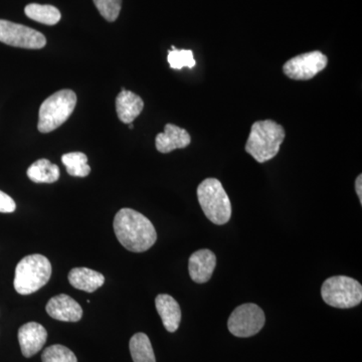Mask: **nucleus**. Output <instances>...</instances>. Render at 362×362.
Returning a JSON list of instances; mask_svg holds the SVG:
<instances>
[{"label": "nucleus", "mask_w": 362, "mask_h": 362, "mask_svg": "<svg viewBox=\"0 0 362 362\" xmlns=\"http://www.w3.org/2000/svg\"><path fill=\"white\" fill-rule=\"evenodd\" d=\"M131 356L134 362H156L149 337L144 333H136L130 339Z\"/></svg>", "instance_id": "a211bd4d"}, {"label": "nucleus", "mask_w": 362, "mask_h": 362, "mask_svg": "<svg viewBox=\"0 0 362 362\" xmlns=\"http://www.w3.org/2000/svg\"><path fill=\"white\" fill-rule=\"evenodd\" d=\"M265 322V314L258 305L243 304L230 314L228 328L235 337H251L262 330Z\"/></svg>", "instance_id": "0eeeda50"}, {"label": "nucleus", "mask_w": 362, "mask_h": 362, "mask_svg": "<svg viewBox=\"0 0 362 362\" xmlns=\"http://www.w3.org/2000/svg\"><path fill=\"white\" fill-rule=\"evenodd\" d=\"M52 276L51 262L42 255L35 254L21 259L16 268L14 289L21 295L39 291Z\"/></svg>", "instance_id": "7ed1b4c3"}, {"label": "nucleus", "mask_w": 362, "mask_h": 362, "mask_svg": "<svg viewBox=\"0 0 362 362\" xmlns=\"http://www.w3.org/2000/svg\"><path fill=\"white\" fill-rule=\"evenodd\" d=\"M216 266V255L204 249L194 252L188 261L190 278L197 284L209 282Z\"/></svg>", "instance_id": "f8f14e48"}, {"label": "nucleus", "mask_w": 362, "mask_h": 362, "mask_svg": "<svg viewBox=\"0 0 362 362\" xmlns=\"http://www.w3.org/2000/svg\"><path fill=\"white\" fill-rule=\"evenodd\" d=\"M192 142L189 133L175 124H166L164 132L157 134L156 149L160 153H169L175 149H183Z\"/></svg>", "instance_id": "ddd939ff"}, {"label": "nucleus", "mask_w": 362, "mask_h": 362, "mask_svg": "<svg viewBox=\"0 0 362 362\" xmlns=\"http://www.w3.org/2000/svg\"><path fill=\"white\" fill-rule=\"evenodd\" d=\"M62 162L66 171L71 176L86 177L90 175V168L88 164V157L83 152H71L62 156Z\"/></svg>", "instance_id": "aec40b11"}, {"label": "nucleus", "mask_w": 362, "mask_h": 362, "mask_svg": "<svg viewBox=\"0 0 362 362\" xmlns=\"http://www.w3.org/2000/svg\"><path fill=\"white\" fill-rule=\"evenodd\" d=\"M77 104V95L71 90H61L47 98L42 104L39 113L37 129L49 133L70 118Z\"/></svg>", "instance_id": "39448f33"}, {"label": "nucleus", "mask_w": 362, "mask_h": 362, "mask_svg": "<svg viewBox=\"0 0 362 362\" xmlns=\"http://www.w3.org/2000/svg\"><path fill=\"white\" fill-rule=\"evenodd\" d=\"M113 226L117 239L128 251L146 252L156 244V228L146 216L134 209H120L114 218Z\"/></svg>", "instance_id": "f257e3e1"}, {"label": "nucleus", "mask_w": 362, "mask_h": 362, "mask_svg": "<svg viewBox=\"0 0 362 362\" xmlns=\"http://www.w3.org/2000/svg\"><path fill=\"white\" fill-rule=\"evenodd\" d=\"M285 137L280 124L273 120L257 121L252 125L245 149L255 160L264 163L277 156Z\"/></svg>", "instance_id": "f03ea898"}, {"label": "nucleus", "mask_w": 362, "mask_h": 362, "mask_svg": "<svg viewBox=\"0 0 362 362\" xmlns=\"http://www.w3.org/2000/svg\"><path fill=\"white\" fill-rule=\"evenodd\" d=\"M69 282L74 288L93 293L104 285L105 277L99 272L89 268H74L68 276Z\"/></svg>", "instance_id": "dca6fc26"}, {"label": "nucleus", "mask_w": 362, "mask_h": 362, "mask_svg": "<svg viewBox=\"0 0 362 362\" xmlns=\"http://www.w3.org/2000/svg\"><path fill=\"white\" fill-rule=\"evenodd\" d=\"M45 310L52 318L64 322H78L83 316V309L73 298L59 294L49 299Z\"/></svg>", "instance_id": "9d476101"}, {"label": "nucleus", "mask_w": 362, "mask_h": 362, "mask_svg": "<svg viewBox=\"0 0 362 362\" xmlns=\"http://www.w3.org/2000/svg\"><path fill=\"white\" fill-rule=\"evenodd\" d=\"M28 176L35 183H54L59 180V168L47 159H40L28 169Z\"/></svg>", "instance_id": "f3484780"}, {"label": "nucleus", "mask_w": 362, "mask_h": 362, "mask_svg": "<svg viewBox=\"0 0 362 362\" xmlns=\"http://www.w3.org/2000/svg\"><path fill=\"white\" fill-rule=\"evenodd\" d=\"M362 175L357 176L356 180V194L358 195L359 201H361V204H362Z\"/></svg>", "instance_id": "393cba45"}, {"label": "nucleus", "mask_w": 362, "mask_h": 362, "mask_svg": "<svg viewBox=\"0 0 362 362\" xmlns=\"http://www.w3.org/2000/svg\"><path fill=\"white\" fill-rule=\"evenodd\" d=\"M321 296L326 304L334 308H354L361 303L362 286L356 279L334 276L323 283Z\"/></svg>", "instance_id": "423d86ee"}, {"label": "nucleus", "mask_w": 362, "mask_h": 362, "mask_svg": "<svg viewBox=\"0 0 362 362\" xmlns=\"http://www.w3.org/2000/svg\"><path fill=\"white\" fill-rule=\"evenodd\" d=\"M95 6L105 20L113 23L118 18L122 0H94Z\"/></svg>", "instance_id": "5701e85b"}, {"label": "nucleus", "mask_w": 362, "mask_h": 362, "mask_svg": "<svg viewBox=\"0 0 362 362\" xmlns=\"http://www.w3.org/2000/svg\"><path fill=\"white\" fill-rule=\"evenodd\" d=\"M144 102L135 93L122 89L116 98V111L119 120L125 124L133 121L141 114Z\"/></svg>", "instance_id": "4468645a"}, {"label": "nucleus", "mask_w": 362, "mask_h": 362, "mask_svg": "<svg viewBox=\"0 0 362 362\" xmlns=\"http://www.w3.org/2000/svg\"><path fill=\"white\" fill-rule=\"evenodd\" d=\"M156 306L165 329L175 332L181 321V309L177 301L170 295L160 294L156 297Z\"/></svg>", "instance_id": "2eb2a0df"}, {"label": "nucleus", "mask_w": 362, "mask_h": 362, "mask_svg": "<svg viewBox=\"0 0 362 362\" xmlns=\"http://www.w3.org/2000/svg\"><path fill=\"white\" fill-rule=\"evenodd\" d=\"M168 61L173 70H181L185 66L192 69L197 65L192 49H177L175 47L168 52Z\"/></svg>", "instance_id": "412c9836"}, {"label": "nucleus", "mask_w": 362, "mask_h": 362, "mask_svg": "<svg viewBox=\"0 0 362 362\" xmlns=\"http://www.w3.org/2000/svg\"><path fill=\"white\" fill-rule=\"evenodd\" d=\"M133 127H134V126H133V124L132 123L129 124L130 129H133Z\"/></svg>", "instance_id": "a878e982"}, {"label": "nucleus", "mask_w": 362, "mask_h": 362, "mask_svg": "<svg viewBox=\"0 0 362 362\" xmlns=\"http://www.w3.org/2000/svg\"><path fill=\"white\" fill-rule=\"evenodd\" d=\"M0 42L28 49H42L47 45V40L42 33L4 20H0Z\"/></svg>", "instance_id": "6e6552de"}, {"label": "nucleus", "mask_w": 362, "mask_h": 362, "mask_svg": "<svg viewBox=\"0 0 362 362\" xmlns=\"http://www.w3.org/2000/svg\"><path fill=\"white\" fill-rule=\"evenodd\" d=\"M18 342L23 356L32 357L45 344L47 332L44 326L37 322H28L18 330Z\"/></svg>", "instance_id": "9b49d317"}, {"label": "nucleus", "mask_w": 362, "mask_h": 362, "mask_svg": "<svg viewBox=\"0 0 362 362\" xmlns=\"http://www.w3.org/2000/svg\"><path fill=\"white\" fill-rule=\"evenodd\" d=\"M197 199L202 211L214 225H226L232 216L230 197L220 180L206 178L199 185Z\"/></svg>", "instance_id": "20e7f679"}, {"label": "nucleus", "mask_w": 362, "mask_h": 362, "mask_svg": "<svg viewBox=\"0 0 362 362\" xmlns=\"http://www.w3.org/2000/svg\"><path fill=\"white\" fill-rule=\"evenodd\" d=\"M25 13L30 20L47 25H57L62 18L61 13L57 7L47 4H28L25 6Z\"/></svg>", "instance_id": "6ab92c4d"}, {"label": "nucleus", "mask_w": 362, "mask_h": 362, "mask_svg": "<svg viewBox=\"0 0 362 362\" xmlns=\"http://www.w3.org/2000/svg\"><path fill=\"white\" fill-rule=\"evenodd\" d=\"M328 59L319 51L306 52L286 62L283 71L296 81L311 80L327 66Z\"/></svg>", "instance_id": "1a4fd4ad"}, {"label": "nucleus", "mask_w": 362, "mask_h": 362, "mask_svg": "<svg viewBox=\"0 0 362 362\" xmlns=\"http://www.w3.org/2000/svg\"><path fill=\"white\" fill-rule=\"evenodd\" d=\"M16 204L13 199L0 190V213L11 214L16 211Z\"/></svg>", "instance_id": "b1692460"}, {"label": "nucleus", "mask_w": 362, "mask_h": 362, "mask_svg": "<svg viewBox=\"0 0 362 362\" xmlns=\"http://www.w3.org/2000/svg\"><path fill=\"white\" fill-rule=\"evenodd\" d=\"M42 362H78L77 357L71 350L64 345L54 344L42 352Z\"/></svg>", "instance_id": "4be33fe9"}]
</instances>
